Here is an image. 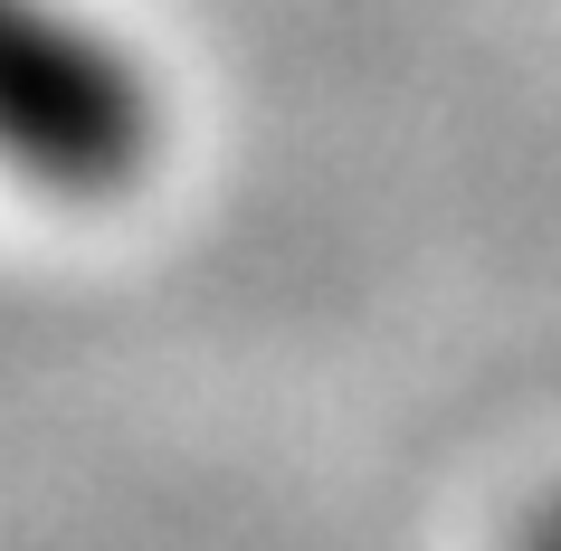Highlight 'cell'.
Listing matches in <instances>:
<instances>
[{
  "instance_id": "2",
  "label": "cell",
  "mask_w": 561,
  "mask_h": 551,
  "mask_svg": "<svg viewBox=\"0 0 561 551\" xmlns=\"http://www.w3.org/2000/svg\"><path fill=\"white\" fill-rule=\"evenodd\" d=\"M533 551H561V504L542 514V532H533Z\"/></svg>"
},
{
  "instance_id": "1",
  "label": "cell",
  "mask_w": 561,
  "mask_h": 551,
  "mask_svg": "<svg viewBox=\"0 0 561 551\" xmlns=\"http://www.w3.org/2000/svg\"><path fill=\"white\" fill-rule=\"evenodd\" d=\"M162 105L115 38L58 0H0V172L58 200H115L152 172Z\"/></svg>"
}]
</instances>
